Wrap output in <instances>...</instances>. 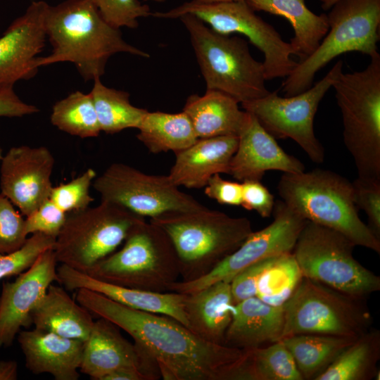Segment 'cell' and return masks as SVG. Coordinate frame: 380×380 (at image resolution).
I'll list each match as a JSON object with an SVG mask.
<instances>
[{
  "label": "cell",
  "mask_w": 380,
  "mask_h": 380,
  "mask_svg": "<svg viewBox=\"0 0 380 380\" xmlns=\"http://www.w3.org/2000/svg\"><path fill=\"white\" fill-rule=\"evenodd\" d=\"M55 163L45 146H13L1 160V194L27 216L49 199Z\"/></svg>",
  "instance_id": "cell-16"
},
{
  "label": "cell",
  "mask_w": 380,
  "mask_h": 380,
  "mask_svg": "<svg viewBox=\"0 0 380 380\" xmlns=\"http://www.w3.org/2000/svg\"><path fill=\"white\" fill-rule=\"evenodd\" d=\"M39 109L23 101L13 87L0 88V117H23L37 113Z\"/></svg>",
  "instance_id": "cell-45"
},
{
  "label": "cell",
  "mask_w": 380,
  "mask_h": 380,
  "mask_svg": "<svg viewBox=\"0 0 380 380\" xmlns=\"http://www.w3.org/2000/svg\"><path fill=\"white\" fill-rule=\"evenodd\" d=\"M275 257L273 256L249 265L234 277L230 281V285L234 305L251 297L256 296L260 277Z\"/></svg>",
  "instance_id": "cell-42"
},
{
  "label": "cell",
  "mask_w": 380,
  "mask_h": 380,
  "mask_svg": "<svg viewBox=\"0 0 380 380\" xmlns=\"http://www.w3.org/2000/svg\"><path fill=\"white\" fill-rule=\"evenodd\" d=\"M273 221L266 227L252 232L242 244L225 258L208 274L190 281H177L169 291L191 293L214 283L229 282L246 267L260 260L292 253L306 220L289 208L283 201H277Z\"/></svg>",
  "instance_id": "cell-15"
},
{
  "label": "cell",
  "mask_w": 380,
  "mask_h": 380,
  "mask_svg": "<svg viewBox=\"0 0 380 380\" xmlns=\"http://www.w3.org/2000/svg\"><path fill=\"white\" fill-rule=\"evenodd\" d=\"M238 138V146L230 161L228 172L238 181H260L269 170L284 173L305 171L303 163L286 153L275 138L249 113Z\"/></svg>",
  "instance_id": "cell-20"
},
{
  "label": "cell",
  "mask_w": 380,
  "mask_h": 380,
  "mask_svg": "<svg viewBox=\"0 0 380 380\" xmlns=\"http://www.w3.org/2000/svg\"><path fill=\"white\" fill-rule=\"evenodd\" d=\"M17 378V362L14 360H1L0 380H15Z\"/></svg>",
  "instance_id": "cell-47"
},
{
  "label": "cell",
  "mask_w": 380,
  "mask_h": 380,
  "mask_svg": "<svg viewBox=\"0 0 380 380\" xmlns=\"http://www.w3.org/2000/svg\"><path fill=\"white\" fill-rule=\"evenodd\" d=\"M238 141L237 136L199 138L188 148L175 153V162L167 176L177 186L204 187L214 175L228 174Z\"/></svg>",
  "instance_id": "cell-23"
},
{
  "label": "cell",
  "mask_w": 380,
  "mask_h": 380,
  "mask_svg": "<svg viewBox=\"0 0 380 380\" xmlns=\"http://www.w3.org/2000/svg\"><path fill=\"white\" fill-rule=\"evenodd\" d=\"M329 10L327 34L286 77L281 84L284 96L311 87L317 72L341 54L357 51L370 58L379 54L380 0H339Z\"/></svg>",
  "instance_id": "cell-8"
},
{
  "label": "cell",
  "mask_w": 380,
  "mask_h": 380,
  "mask_svg": "<svg viewBox=\"0 0 380 380\" xmlns=\"http://www.w3.org/2000/svg\"><path fill=\"white\" fill-rule=\"evenodd\" d=\"M14 205L0 194V253L20 248L27 239L25 219Z\"/></svg>",
  "instance_id": "cell-39"
},
{
  "label": "cell",
  "mask_w": 380,
  "mask_h": 380,
  "mask_svg": "<svg viewBox=\"0 0 380 380\" xmlns=\"http://www.w3.org/2000/svg\"><path fill=\"white\" fill-rule=\"evenodd\" d=\"M101 132L118 133L139 127L147 110L133 106L128 92L104 85L101 78L94 80L90 91Z\"/></svg>",
  "instance_id": "cell-33"
},
{
  "label": "cell",
  "mask_w": 380,
  "mask_h": 380,
  "mask_svg": "<svg viewBox=\"0 0 380 380\" xmlns=\"http://www.w3.org/2000/svg\"><path fill=\"white\" fill-rule=\"evenodd\" d=\"M144 218L108 201L68 214L56 239L57 262L87 273L124 242Z\"/></svg>",
  "instance_id": "cell-11"
},
{
  "label": "cell",
  "mask_w": 380,
  "mask_h": 380,
  "mask_svg": "<svg viewBox=\"0 0 380 380\" xmlns=\"http://www.w3.org/2000/svg\"><path fill=\"white\" fill-rule=\"evenodd\" d=\"M2 157H3L2 150H1V148L0 147V162H1V159H2Z\"/></svg>",
  "instance_id": "cell-51"
},
{
  "label": "cell",
  "mask_w": 380,
  "mask_h": 380,
  "mask_svg": "<svg viewBox=\"0 0 380 380\" xmlns=\"http://www.w3.org/2000/svg\"><path fill=\"white\" fill-rule=\"evenodd\" d=\"M92 314L65 289L53 285L31 314L34 328L84 342L94 324Z\"/></svg>",
  "instance_id": "cell-27"
},
{
  "label": "cell",
  "mask_w": 380,
  "mask_h": 380,
  "mask_svg": "<svg viewBox=\"0 0 380 380\" xmlns=\"http://www.w3.org/2000/svg\"><path fill=\"white\" fill-rule=\"evenodd\" d=\"M45 30L52 51L37 58V68L70 62L85 81L101 78L108 59L116 53L150 57L149 53L127 43L120 29L103 18L92 0H65L49 5Z\"/></svg>",
  "instance_id": "cell-2"
},
{
  "label": "cell",
  "mask_w": 380,
  "mask_h": 380,
  "mask_svg": "<svg viewBox=\"0 0 380 380\" xmlns=\"http://www.w3.org/2000/svg\"><path fill=\"white\" fill-rule=\"evenodd\" d=\"M185 14L196 17L216 32L246 37L263 54L266 80L287 77L298 63L291 58L294 51L291 44L256 15L246 0L213 4L192 0L167 11L152 13L151 15L176 19Z\"/></svg>",
  "instance_id": "cell-12"
},
{
  "label": "cell",
  "mask_w": 380,
  "mask_h": 380,
  "mask_svg": "<svg viewBox=\"0 0 380 380\" xmlns=\"http://www.w3.org/2000/svg\"><path fill=\"white\" fill-rule=\"evenodd\" d=\"M53 249L43 252L13 282L3 284L0 297V347L10 346L19 330L31 323V314L49 286L58 281Z\"/></svg>",
  "instance_id": "cell-17"
},
{
  "label": "cell",
  "mask_w": 380,
  "mask_h": 380,
  "mask_svg": "<svg viewBox=\"0 0 380 380\" xmlns=\"http://www.w3.org/2000/svg\"><path fill=\"white\" fill-rule=\"evenodd\" d=\"M284 324V305L251 297L234 305L223 344L243 350L266 346L281 340Z\"/></svg>",
  "instance_id": "cell-24"
},
{
  "label": "cell",
  "mask_w": 380,
  "mask_h": 380,
  "mask_svg": "<svg viewBox=\"0 0 380 380\" xmlns=\"http://www.w3.org/2000/svg\"><path fill=\"white\" fill-rule=\"evenodd\" d=\"M205 195L223 205H241L242 198L241 183L224 179L220 174L210 178L204 186Z\"/></svg>",
  "instance_id": "cell-44"
},
{
  "label": "cell",
  "mask_w": 380,
  "mask_h": 380,
  "mask_svg": "<svg viewBox=\"0 0 380 380\" xmlns=\"http://www.w3.org/2000/svg\"><path fill=\"white\" fill-rule=\"evenodd\" d=\"M56 238L36 233L27 237L25 243L18 249L0 253V279L18 275L29 269L38 257L49 249H53Z\"/></svg>",
  "instance_id": "cell-37"
},
{
  "label": "cell",
  "mask_w": 380,
  "mask_h": 380,
  "mask_svg": "<svg viewBox=\"0 0 380 380\" xmlns=\"http://www.w3.org/2000/svg\"><path fill=\"white\" fill-rule=\"evenodd\" d=\"M96 177V171L89 168L71 181L53 186L49 198L67 214L85 210L94 201L89 190Z\"/></svg>",
  "instance_id": "cell-36"
},
{
  "label": "cell",
  "mask_w": 380,
  "mask_h": 380,
  "mask_svg": "<svg viewBox=\"0 0 380 380\" xmlns=\"http://www.w3.org/2000/svg\"><path fill=\"white\" fill-rule=\"evenodd\" d=\"M179 19L189 34L206 89L223 92L241 104L270 93L262 62L252 56L248 42L216 32L190 14Z\"/></svg>",
  "instance_id": "cell-5"
},
{
  "label": "cell",
  "mask_w": 380,
  "mask_h": 380,
  "mask_svg": "<svg viewBox=\"0 0 380 380\" xmlns=\"http://www.w3.org/2000/svg\"><path fill=\"white\" fill-rule=\"evenodd\" d=\"M122 247L87 273L113 284L156 292L169 291L180 277L179 262L168 236L145 220L136 224Z\"/></svg>",
  "instance_id": "cell-7"
},
{
  "label": "cell",
  "mask_w": 380,
  "mask_h": 380,
  "mask_svg": "<svg viewBox=\"0 0 380 380\" xmlns=\"http://www.w3.org/2000/svg\"><path fill=\"white\" fill-rule=\"evenodd\" d=\"M103 18L112 26L131 29L139 26L138 20L151 15L149 6L139 0H92Z\"/></svg>",
  "instance_id": "cell-38"
},
{
  "label": "cell",
  "mask_w": 380,
  "mask_h": 380,
  "mask_svg": "<svg viewBox=\"0 0 380 380\" xmlns=\"http://www.w3.org/2000/svg\"><path fill=\"white\" fill-rule=\"evenodd\" d=\"M232 380H303L281 340L243 350Z\"/></svg>",
  "instance_id": "cell-32"
},
{
  "label": "cell",
  "mask_w": 380,
  "mask_h": 380,
  "mask_svg": "<svg viewBox=\"0 0 380 380\" xmlns=\"http://www.w3.org/2000/svg\"><path fill=\"white\" fill-rule=\"evenodd\" d=\"M357 338L298 334L281 341L291 354L303 380H315Z\"/></svg>",
  "instance_id": "cell-31"
},
{
  "label": "cell",
  "mask_w": 380,
  "mask_h": 380,
  "mask_svg": "<svg viewBox=\"0 0 380 380\" xmlns=\"http://www.w3.org/2000/svg\"><path fill=\"white\" fill-rule=\"evenodd\" d=\"M339 0H319L323 10L329 11Z\"/></svg>",
  "instance_id": "cell-48"
},
{
  "label": "cell",
  "mask_w": 380,
  "mask_h": 380,
  "mask_svg": "<svg viewBox=\"0 0 380 380\" xmlns=\"http://www.w3.org/2000/svg\"><path fill=\"white\" fill-rule=\"evenodd\" d=\"M93 186L101 201L119 205L143 217L206 208L180 191L167 175H148L121 163L108 167L95 178Z\"/></svg>",
  "instance_id": "cell-14"
},
{
  "label": "cell",
  "mask_w": 380,
  "mask_h": 380,
  "mask_svg": "<svg viewBox=\"0 0 380 380\" xmlns=\"http://www.w3.org/2000/svg\"><path fill=\"white\" fill-rule=\"evenodd\" d=\"M18 341L32 373L49 374L56 380L79 379L84 342L36 328L18 333Z\"/></svg>",
  "instance_id": "cell-22"
},
{
  "label": "cell",
  "mask_w": 380,
  "mask_h": 380,
  "mask_svg": "<svg viewBox=\"0 0 380 380\" xmlns=\"http://www.w3.org/2000/svg\"><path fill=\"white\" fill-rule=\"evenodd\" d=\"M102 380H150V378L137 368L124 367L108 374Z\"/></svg>",
  "instance_id": "cell-46"
},
{
  "label": "cell",
  "mask_w": 380,
  "mask_h": 380,
  "mask_svg": "<svg viewBox=\"0 0 380 380\" xmlns=\"http://www.w3.org/2000/svg\"><path fill=\"white\" fill-rule=\"evenodd\" d=\"M343 63L338 61L327 74L314 86L291 96L277 91L241 103L272 137L295 141L315 163L324 160V150L315 134L314 119L319 103L343 72Z\"/></svg>",
  "instance_id": "cell-13"
},
{
  "label": "cell",
  "mask_w": 380,
  "mask_h": 380,
  "mask_svg": "<svg viewBox=\"0 0 380 380\" xmlns=\"http://www.w3.org/2000/svg\"><path fill=\"white\" fill-rule=\"evenodd\" d=\"M195 1L200 3H203V4H213V3L229 2V1H242V0H195Z\"/></svg>",
  "instance_id": "cell-49"
},
{
  "label": "cell",
  "mask_w": 380,
  "mask_h": 380,
  "mask_svg": "<svg viewBox=\"0 0 380 380\" xmlns=\"http://www.w3.org/2000/svg\"><path fill=\"white\" fill-rule=\"evenodd\" d=\"M137 129V139L153 153L170 151L175 153L198 139L184 111L177 113L147 111Z\"/></svg>",
  "instance_id": "cell-29"
},
{
  "label": "cell",
  "mask_w": 380,
  "mask_h": 380,
  "mask_svg": "<svg viewBox=\"0 0 380 380\" xmlns=\"http://www.w3.org/2000/svg\"><path fill=\"white\" fill-rule=\"evenodd\" d=\"M277 189L281 201L308 221L343 234L355 246L380 253V239L360 218L352 182L327 170L284 173Z\"/></svg>",
  "instance_id": "cell-4"
},
{
  "label": "cell",
  "mask_w": 380,
  "mask_h": 380,
  "mask_svg": "<svg viewBox=\"0 0 380 380\" xmlns=\"http://www.w3.org/2000/svg\"><path fill=\"white\" fill-rule=\"evenodd\" d=\"M303 277L293 253L275 257L260 277L256 296L273 306H283Z\"/></svg>",
  "instance_id": "cell-35"
},
{
  "label": "cell",
  "mask_w": 380,
  "mask_h": 380,
  "mask_svg": "<svg viewBox=\"0 0 380 380\" xmlns=\"http://www.w3.org/2000/svg\"><path fill=\"white\" fill-rule=\"evenodd\" d=\"M68 214L57 207L49 198L33 213L25 217L27 235L44 234L56 239L62 229Z\"/></svg>",
  "instance_id": "cell-41"
},
{
  "label": "cell",
  "mask_w": 380,
  "mask_h": 380,
  "mask_svg": "<svg viewBox=\"0 0 380 380\" xmlns=\"http://www.w3.org/2000/svg\"><path fill=\"white\" fill-rule=\"evenodd\" d=\"M75 300L129 334L155 360L164 380H232L243 354L203 340L169 316L132 309L89 289H77Z\"/></svg>",
  "instance_id": "cell-1"
},
{
  "label": "cell",
  "mask_w": 380,
  "mask_h": 380,
  "mask_svg": "<svg viewBox=\"0 0 380 380\" xmlns=\"http://www.w3.org/2000/svg\"><path fill=\"white\" fill-rule=\"evenodd\" d=\"M49 4L33 1L0 37V88L13 87L37 74V55L46 38L45 17Z\"/></svg>",
  "instance_id": "cell-19"
},
{
  "label": "cell",
  "mask_w": 380,
  "mask_h": 380,
  "mask_svg": "<svg viewBox=\"0 0 380 380\" xmlns=\"http://www.w3.org/2000/svg\"><path fill=\"white\" fill-rule=\"evenodd\" d=\"M57 274L58 281L68 290L89 289L128 308L169 316L188 328L184 311L186 293L121 286L99 280L63 264L57 267Z\"/></svg>",
  "instance_id": "cell-21"
},
{
  "label": "cell",
  "mask_w": 380,
  "mask_h": 380,
  "mask_svg": "<svg viewBox=\"0 0 380 380\" xmlns=\"http://www.w3.org/2000/svg\"><path fill=\"white\" fill-rule=\"evenodd\" d=\"M246 1L255 11L279 15L290 23L294 36L289 43L299 61L308 58L317 49L329 30L327 14L317 15L312 12L305 0Z\"/></svg>",
  "instance_id": "cell-28"
},
{
  "label": "cell",
  "mask_w": 380,
  "mask_h": 380,
  "mask_svg": "<svg viewBox=\"0 0 380 380\" xmlns=\"http://www.w3.org/2000/svg\"><path fill=\"white\" fill-rule=\"evenodd\" d=\"M146 1H154V2H157V3H163L166 0H146Z\"/></svg>",
  "instance_id": "cell-50"
},
{
  "label": "cell",
  "mask_w": 380,
  "mask_h": 380,
  "mask_svg": "<svg viewBox=\"0 0 380 380\" xmlns=\"http://www.w3.org/2000/svg\"><path fill=\"white\" fill-rule=\"evenodd\" d=\"M234 306L229 282L218 281L188 293L184 303L188 329L205 341L224 345Z\"/></svg>",
  "instance_id": "cell-25"
},
{
  "label": "cell",
  "mask_w": 380,
  "mask_h": 380,
  "mask_svg": "<svg viewBox=\"0 0 380 380\" xmlns=\"http://www.w3.org/2000/svg\"><path fill=\"white\" fill-rule=\"evenodd\" d=\"M370 58L362 70L343 72L332 87L358 177L380 180V55Z\"/></svg>",
  "instance_id": "cell-6"
},
{
  "label": "cell",
  "mask_w": 380,
  "mask_h": 380,
  "mask_svg": "<svg viewBox=\"0 0 380 380\" xmlns=\"http://www.w3.org/2000/svg\"><path fill=\"white\" fill-rule=\"evenodd\" d=\"M168 236L179 262L182 281L210 272L235 251L253 232L246 217H231L207 207L170 212L150 219Z\"/></svg>",
  "instance_id": "cell-3"
},
{
  "label": "cell",
  "mask_w": 380,
  "mask_h": 380,
  "mask_svg": "<svg viewBox=\"0 0 380 380\" xmlns=\"http://www.w3.org/2000/svg\"><path fill=\"white\" fill-rule=\"evenodd\" d=\"M353 200L368 218V227L380 239V180L358 177L352 182Z\"/></svg>",
  "instance_id": "cell-40"
},
{
  "label": "cell",
  "mask_w": 380,
  "mask_h": 380,
  "mask_svg": "<svg viewBox=\"0 0 380 380\" xmlns=\"http://www.w3.org/2000/svg\"><path fill=\"white\" fill-rule=\"evenodd\" d=\"M380 331L370 328L347 346L315 380H371L379 377Z\"/></svg>",
  "instance_id": "cell-30"
},
{
  "label": "cell",
  "mask_w": 380,
  "mask_h": 380,
  "mask_svg": "<svg viewBox=\"0 0 380 380\" xmlns=\"http://www.w3.org/2000/svg\"><path fill=\"white\" fill-rule=\"evenodd\" d=\"M355 246L340 232L307 220L292 253L304 277L366 300L380 290V277L354 258Z\"/></svg>",
  "instance_id": "cell-9"
},
{
  "label": "cell",
  "mask_w": 380,
  "mask_h": 380,
  "mask_svg": "<svg viewBox=\"0 0 380 380\" xmlns=\"http://www.w3.org/2000/svg\"><path fill=\"white\" fill-rule=\"evenodd\" d=\"M124 367L137 368L150 380L161 377L156 362L147 352L125 338L113 322L99 317L84 342L80 372L91 379L102 380L108 374Z\"/></svg>",
  "instance_id": "cell-18"
},
{
  "label": "cell",
  "mask_w": 380,
  "mask_h": 380,
  "mask_svg": "<svg viewBox=\"0 0 380 380\" xmlns=\"http://www.w3.org/2000/svg\"><path fill=\"white\" fill-rule=\"evenodd\" d=\"M239 102L217 90L206 89L202 96L188 97L183 110L189 118L198 139L239 136L248 116Z\"/></svg>",
  "instance_id": "cell-26"
},
{
  "label": "cell",
  "mask_w": 380,
  "mask_h": 380,
  "mask_svg": "<svg viewBox=\"0 0 380 380\" xmlns=\"http://www.w3.org/2000/svg\"><path fill=\"white\" fill-rule=\"evenodd\" d=\"M365 301L303 277L284 305L281 339L298 334L358 337L373 322Z\"/></svg>",
  "instance_id": "cell-10"
},
{
  "label": "cell",
  "mask_w": 380,
  "mask_h": 380,
  "mask_svg": "<svg viewBox=\"0 0 380 380\" xmlns=\"http://www.w3.org/2000/svg\"><path fill=\"white\" fill-rule=\"evenodd\" d=\"M51 122L60 130L82 139L96 137L101 132L90 92L76 91L57 101Z\"/></svg>",
  "instance_id": "cell-34"
},
{
  "label": "cell",
  "mask_w": 380,
  "mask_h": 380,
  "mask_svg": "<svg viewBox=\"0 0 380 380\" xmlns=\"http://www.w3.org/2000/svg\"><path fill=\"white\" fill-rule=\"evenodd\" d=\"M241 205L248 210H255L262 217H269L274 206V196L260 180L241 182Z\"/></svg>",
  "instance_id": "cell-43"
}]
</instances>
